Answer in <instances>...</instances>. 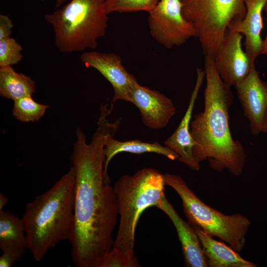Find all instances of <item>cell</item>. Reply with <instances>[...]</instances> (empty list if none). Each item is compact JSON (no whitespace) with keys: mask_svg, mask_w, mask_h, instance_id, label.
<instances>
[{"mask_svg":"<svg viewBox=\"0 0 267 267\" xmlns=\"http://www.w3.org/2000/svg\"><path fill=\"white\" fill-rule=\"evenodd\" d=\"M88 144L78 128L71 156L75 171L74 219L71 258L77 267H96L114 245L113 231L117 223V198L110 179L104 175V149L109 135L115 134L110 123L99 121Z\"/></svg>","mask_w":267,"mask_h":267,"instance_id":"cell-1","label":"cell"},{"mask_svg":"<svg viewBox=\"0 0 267 267\" xmlns=\"http://www.w3.org/2000/svg\"><path fill=\"white\" fill-rule=\"evenodd\" d=\"M206 87L204 109L191 121L190 131L194 141L192 149L197 162L208 161L213 170H227L239 176L245 167L247 155L242 143L234 140L229 124V109L233 95L230 87L221 78L214 59L205 56Z\"/></svg>","mask_w":267,"mask_h":267,"instance_id":"cell-2","label":"cell"},{"mask_svg":"<svg viewBox=\"0 0 267 267\" xmlns=\"http://www.w3.org/2000/svg\"><path fill=\"white\" fill-rule=\"evenodd\" d=\"M75 171L71 166L47 191L27 204L22 220L29 249L37 261L69 240L74 219Z\"/></svg>","mask_w":267,"mask_h":267,"instance_id":"cell-3","label":"cell"},{"mask_svg":"<svg viewBox=\"0 0 267 267\" xmlns=\"http://www.w3.org/2000/svg\"><path fill=\"white\" fill-rule=\"evenodd\" d=\"M164 174L145 168L133 175L122 176L113 186L119 207L118 230L113 248L134 256L135 231L147 208L156 206L165 195Z\"/></svg>","mask_w":267,"mask_h":267,"instance_id":"cell-4","label":"cell"},{"mask_svg":"<svg viewBox=\"0 0 267 267\" xmlns=\"http://www.w3.org/2000/svg\"><path fill=\"white\" fill-rule=\"evenodd\" d=\"M106 0H71L45 20L52 28L55 46L62 53L95 49L106 33L109 17Z\"/></svg>","mask_w":267,"mask_h":267,"instance_id":"cell-5","label":"cell"},{"mask_svg":"<svg viewBox=\"0 0 267 267\" xmlns=\"http://www.w3.org/2000/svg\"><path fill=\"white\" fill-rule=\"evenodd\" d=\"M164 178L166 185L180 197L184 215L192 226L219 238L239 253L242 250L251 224L249 219L239 213L226 215L204 203L179 175L166 174Z\"/></svg>","mask_w":267,"mask_h":267,"instance_id":"cell-6","label":"cell"},{"mask_svg":"<svg viewBox=\"0 0 267 267\" xmlns=\"http://www.w3.org/2000/svg\"><path fill=\"white\" fill-rule=\"evenodd\" d=\"M184 17L195 29L205 56L214 58L229 24L246 14L244 0H180Z\"/></svg>","mask_w":267,"mask_h":267,"instance_id":"cell-7","label":"cell"},{"mask_svg":"<svg viewBox=\"0 0 267 267\" xmlns=\"http://www.w3.org/2000/svg\"><path fill=\"white\" fill-rule=\"evenodd\" d=\"M180 0H160L148 12L147 22L151 36L170 49L197 38L193 25L183 16Z\"/></svg>","mask_w":267,"mask_h":267,"instance_id":"cell-8","label":"cell"},{"mask_svg":"<svg viewBox=\"0 0 267 267\" xmlns=\"http://www.w3.org/2000/svg\"><path fill=\"white\" fill-rule=\"evenodd\" d=\"M242 34L227 29L214 58L219 76L230 87L244 80L254 64L242 48Z\"/></svg>","mask_w":267,"mask_h":267,"instance_id":"cell-9","label":"cell"},{"mask_svg":"<svg viewBox=\"0 0 267 267\" xmlns=\"http://www.w3.org/2000/svg\"><path fill=\"white\" fill-rule=\"evenodd\" d=\"M80 58L86 67L98 71L110 83L113 89V102L130 101L131 90L137 81L127 71L120 56L115 53L92 51L83 53Z\"/></svg>","mask_w":267,"mask_h":267,"instance_id":"cell-10","label":"cell"},{"mask_svg":"<svg viewBox=\"0 0 267 267\" xmlns=\"http://www.w3.org/2000/svg\"><path fill=\"white\" fill-rule=\"evenodd\" d=\"M235 88L251 133L258 135L267 114V83L261 79L254 64L248 75Z\"/></svg>","mask_w":267,"mask_h":267,"instance_id":"cell-11","label":"cell"},{"mask_svg":"<svg viewBox=\"0 0 267 267\" xmlns=\"http://www.w3.org/2000/svg\"><path fill=\"white\" fill-rule=\"evenodd\" d=\"M129 102L138 109L144 125L155 130L165 127L176 113L171 99L137 82L132 88Z\"/></svg>","mask_w":267,"mask_h":267,"instance_id":"cell-12","label":"cell"},{"mask_svg":"<svg viewBox=\"0 0 267 267\" xmlns=\"http://www.w3.org/2000/svg\"><path fill=\"white\" fill-rule=\"evenodd\" d=\"M195 86L186 111L174 133L164 142L179 156L178 160L193 171H198L200 164L195 160L192 149L194 141L190 131L192 114L199 91L205 78L204 70L198 68Z\"/></svg>","mask_w":267,"mask_h":267,"instance_id":"cell-13","label":"cell"},{"mask_svg":"<svg viewBox=\"0 0 267 267\" xmlns=\"http://www.w3.org/2000/svg\"><path fill=\"white\" fill-rule=\"evenodd\" d=\"M156 207L164 212L174 224L181 244L185 265L189 267H208L193 226L180 217L165 195Z\"/></svg>","mask_w":267,"mask_h":267,"instance_id":"cell-14","label":"cell"},{"mask_svg":"<svg viewBox=\"0 0 267 267\" xmlns=\"http://www.w3.org/2000/svg\"><path fill=\"white\" fill-rule=\"evenodd\" d=\"M267 0H244L246 12L241 20L231 22L227 29L245 38V52L252 62L262 53L263 40L262 11Z\"/></svg>","mask_w":267,"mask_h":267,"instance_id":"cell-15","label":"cell"},{"mask_svg":"<svg viewBox=\"0 0 267 267\" xmlns=\"http://www.w3.org/2000/svg\"><path fill=\"white\" fill-rule=\"evenodd\" d=\"M199 239L202 252L209 267H256L257 265L244 259L224 242L218 241L193 226Z\"/></svg>","mask_w":267,"mask_h":267,"instance_id":"cell-16","label":"cell"},{"mask_svg":"<svg viewBox=\"0 0 267 267\" xmlns=\"http://www.w3.org/2000/svg\"><path fill=\"white\" fill-rule=\"evenodd\" d=\"M0 249L18 261L28 249L22 218L8 211H0Z\"/></svg>","mask_w":267,"mask_h":267,"instance_id":"cell-17","label":"cell"},{"mask_svg":"<svg viewBox=\"0 0 267 267\" xmlns=\"http://www.w3.org/2000/svg\"><path fill=\"white\" fill-rule=\"evenodd\" d=\"M114 135L112 134L108 136L104 149L105 156L104 172L105 177L108 179H110L107 174L109 163L116 154L121 152H125L138 154L152 152L163 155L171 160H178L179 158L178 154L174 150L157 141L149 143L138 139L119 141L113 137Z\"/></svg>","mask_w":267,"mask_h":267,"instance_id":"cell-18","label":"cell"},{"mask_svg":"<svg viewBox=\"0 0 267 267\" xmlns=\"http://www.w3.org/2000/svg\"><path fill=\"white\" fill-rule=\"evenodd\" d=\"M36 90L34 81L29 76L16 72L11 66L0 67V95L15 101L32 96Z\"/></svg>","mask_w":267,"mask_h":267,"instance_id":"cell-19","label":"cell"},{"mask_svg":"<svg viewBox=\"0 0 267 267\" xmlns=\"http://www.w3.org/2000/svg\"><path fill=\"white\" fill-rule=\"evenodd\" d=\"M48 107L37 102L32 96H27L14 101L12 114L21 122H34L43 117Z\"/></svg>","mask_w":267,"mask_h":267,"instance_id":"cell-20","label":"cell"},{"mask_svg":"<svg viewBox=\"0 0 267 267\" xmlns=\"http://www.w3.org/2000/svg\"><path fill=\"white\" fill-rule=\"evenodd\" d=\"M160 0H106V9L108 14L113 12L125 13L140 11L148 13Z\"/></svg>","mask_w":267,"mask_h":267,"instance_id":"cell-21","label":"cell"},{"mask_svg":"<svg viewBox=\"0 0 267 267\" xmlns=\"http://www.w3.org/2000/svg\"><path fill=\"white\" fill-rule=\"evenodd\" d=\"M23 47L11 37L0 40V67L17 64L23 57Z\"/></svg>","mask_w":267,"mask_h":267,"instance_id":"cell-22","label":"cell"},{"mask_svg":"<svg viewBox=\"0 0 267 267\" xmlns=\"http://www.w3.org/2000/svg\"><path fill=\"white\" fill-rule=\"evenodd\" d=\"M138 267L140 266L135 256L131 257L115 248L104 255L96 266V267Z\"/></svg>","mask_w":267,"mask_h":267,"instance_id":"cell-23","label":"cell"},{"mask_svg":"<svg viewBox=\"0 0 267 267\" xmlns=\"http://www.w3.org/2000/svg\"><path fill=\"white\" fill-rule=\"evenodd\" d=\"M13 25L8 15L0 14V40L10 37Z\"/></svg>","mask_w":267,"mask_h":267,"instance_id":"cell-24","label":"cell"},{"mask_svg":"<svg viewBox=\"0 0 267 267\" xmlns=\"http://www.w3.org/2000/svg\"><path fill=\"white\" fill-rule=\"evenodd\" d=\"M15 262L14 259L8 254L2 253L0 257V267H11Z\"/></svg>","mask_w":267,"mask_h":267,"instance_id":"cell-25","label":"cell"},{"mask_svg":"<svg viewBox=\"0 0 267 267\" xmlns=\"http://www.w3.org/2000/svg\"><path fill=\"white\" fill-rule=\"evenodd\" d=\"M264 9L265 10L267 15V0L265 4ZM261 54L267 55V33L265 39L263 40V47Z\"/></svg>","mask_w":267,"mask_h":267,"instance_id":"cell-26","label":"cell"},{"mask_svg":"<svg viewBox=\"0 0 267 267\" xmlns=\"http://www.w3.org/2000/svg\"><path fill=\"white\" fill-rule=\"evenodd\" d=\"M8 202L7 198L4 194H0V211L3 210L4 207Z\"/></svg>","mask_w":267,"mask_h":267,"instance_id":"cell-27","label":"cell"},{"mask_svg":"<svg viewBox=\"0 0 267 267\" xmlns=\"http://www.w3.org/2000/svg\"><path fill=\"white\" fill-rule=\"evenodd\" d=\"M261 132L267 134V114L262 128Z\"/></svg>","mask_w":267,"mask_h":267,"instance_id":"cell-28","label":"cell"},{"mask_svg":"<svg viewBox=\"0 0 267 267\" xmlns=\"http://www.w3.org/2000/svg\"><path fill=\"white\" fill-rule=\"evenodd\" d=\"M67 0H55V6L57 8L63 4Z\"/></svg>","mask_w":267,"mask_h":267,"instance_id":"cell-29","label":"cell"},{"mask_svg":"<svg viewBox=\"0 0 267 267\" xmlns=\"http://www.w3.org/2000/svg\"><path fill=\"white\" fill-rule=\"evenodd\" d=\"M41 0V1H44V0Z\"/></svg>","mask_w":267,"mask_h":267,"instance_id":"cell-30","label":"cell"}]
</instances>
